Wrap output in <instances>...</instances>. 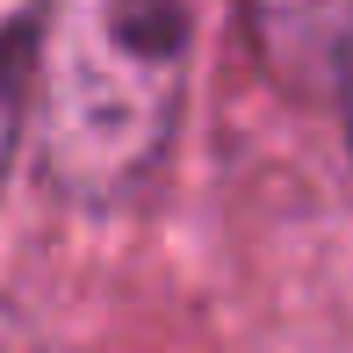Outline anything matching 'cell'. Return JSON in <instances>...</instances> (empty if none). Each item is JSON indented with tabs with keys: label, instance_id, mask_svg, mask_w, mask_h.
Segmentation results:
<instances>
[{
	"label": "cell",
	"instance_id": "obj_1",
	"mask_svg": "<svg viewBox=\"0 0 353 353\" xmlns=\"http://www.w3.org/2000/svg\"><path fill=\"white\" fill-rule=\"evenodd\" d=\"M202 0H51L37 144L51 188L87 216L159 181L188 108Z\"/></svg>",
	"mask_w": 353,
	"mask_h": 353
},
{
	"label": "cell",
	"instance_id": "obj_2",
	"mask_svg": "<svg viewBox=\"0 0 353 353\" xmlns=\"http://www.w3.org/2000/svg\"><path fill=\"white\" fill-rule=\"evenodd\" d=\"M238 37L281 94H332L353 51V0H238Z\"/></svg>",
	"mask_w": 353,
	"mask_h": 353
},
{
	"label": "cell",
	"instance_id": "obj_3",
	"mask_svg": "<svg viewBox=\"0 0 353 353\" xmlns=\"http://www.w3.org/2000/svg\"><path fill=\"white\" fill-rule=\"evenodd\" d=\"M43 37H51V0H0V195L22 159V137L37 130Z\"/></svg>",
	"mask_w": 353,
	"mask_h": 353
},
{
	"label": "cell",
	"instance_id": "obj_4",
	"mask_svg": "<svg viewBox=\"0 0 353 353\" xmlns=\"http://www.w3.org/2000/svg\"><path fill=\"white\" fill-rule=\"evenodd\" d=\"M332 101H339V123H346V152H353V51L339 65V87H332Z\"/></svg>",
	"mask_w": 353,
	"mask_h": 353
}]
</instances>
